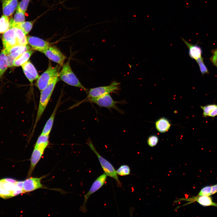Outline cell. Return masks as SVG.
<instances>
[{
	"label": "cell",
	"mask_w": 217,
	"mask_h": 217,
	"mask_svg": "<svg viewBox=\"0 0 217 217\" xmlns=\"http://www.w3.org/2000/svg\"><path fill=\"white\" fill-rule=\"evenodd\" d=\"M59 77L58 74L45 88L41 91L38 108L32 134H33L38 121L48 104L55 86L58 81Z\"/></svg>",
	"instance_id": "obj_1"
},
{
	"label": "cell",
	"mask_w": 217,
	"mask_h": 217,
	"mask_svg": "<svg viewBox=\"0 0 217 217\" xmlns=\"http://www.w3.org/2000/svg\"><path fill=\"white\" fill-rule=\"evenodd\" d=\"M59 69L58 65L52 67L51 64L49 65L46 70L39 76L36 85L40 91L45 88L55 77L59 74Z\"/></svg>",
	"instance_id": "obj_5"
},
{
	"label": "cell",
	"mask_w": 217,
	"mask_h": 217,
	"mask_svg": "<svg viewBox=\"0 0 217 217\" xmlns=\"http://www.w3.org/2000/svg\"><path fill=\"white\" fill-rule=\"evenodd\" d=\"M42 53L50 60L63 66L65 56L57 47L50 46L44 51Z\"/></svg>",
	"instance_id": "obj_9"
},
{
	"label": "cell",
	"mask_w": 217,
	"mask_h": 217,
	"mask_svg": "<svg viewBox=\"0 0 217 217\" xmlns=\"http://www.w3.org/2000/svg\"><path fill=\"white\" fill-rule=\"evenodd\" d=\"M196 61L199 65L201 74L203 75L208 74L209 71L204 62L203 58L201 57Z\"/></svg>",
	"instance_id": "obj_30"
},
{
	"label": "cell",
	"mask_w": 217,
	"mask_h": 217,
	"mask_svg": "<svg viewBox=\"0 0 217 217\" xmlns=\"http://www.w3.org/2000/svg\"><path fill=\"white\" fill-rule=\"evenodd\" d=\"M23 184V181H17L11 178H5L0 180V189L11 192L14 197L24 193Z\"/></svg>",
	"instance_id": "obj_6"
},
{
	"label": "cell",
	"mask_w": 217,
	"mask_h": 217,
	"mask_svg": "<svg viewBox=\"0 0 217 217\" xmlns=\"http://www.w3.org/2000/svg\"><path fill=\"white\" fill-rule=\"evenodd\" d=\"M8 67L6 54L3 49L0 54V77L6 71Z\"/></svg>",
	"instance_id": "obj_26"
},
{
	"label": "cell",
	"mask_w": 217,
	"mask_h": 217,
	"mask_svg": "<svg viewBox=\"0 0 217 217\" xmlns=\"http://www.w3.org/2000/svg\"><path fill=\"white\" fill-rule=\"evenodd\" d=\"M15 30L18 45H27V37L24 31L20 28L13 27Z\"/></svg>",
	"instance_id": "obj_24"
},
{
	"label": "cell",
	"mask_w": 217,
	"mask_h": 217,
	"mask_svg": "<svg viewBox=\"0 0 217 217\" xmlns=\"http://www.w3.org/2000/svg\"><path fill=\"white\" fill-rule=\"evenodd\" d=\"M86 144L97 156L104 173L107 176L114 179L116 182L117 186L121 187V183L119 179L116 170L113 165L98 153L90 138L87 140Z\"/></svg>",
	"instance_id": "obj_2"
},
{
	"label": "cell",
	"mask_w": 217,
	"mask_h": 217,
	"mask_svg": "<svg viewBox=\"0 0 217 217\" xmlns=\"http://www.w3.org/2000/svg\"><path fill=\"white\" fill-rule=\"evenodd\" d=\"M171 126L169 120L164 117L159 118L155 122L156 128L160 133H164L168 131Z\"/></svg>",
	"instance_id": "obj_18"
},
{
	"label": "cell",
	"mask_w": 217,
	"mask_h": 217,
	"mask_svg": "<svg viewBox=\"0 0 217 217\" xmlns=\"http://www.w3.org/2000/svg\"><path fill=\"white\" fill-rule=\"evenodd\" d=\"M28 43L31 46V49L42 53L51 46L49 42L39 38L32 36L27 37Z\"/></svg>",
	"instance_id": "obj_12"
},
{
	"label": "cell",
	"mask_w": 217,
	"mask_h": 217,
	"mask_svg": "<svg viewBox=\"0 0 217 217\" xmlns=\"http://www.w3.org/2000/svg\"><path fill=\"white\" fill-rule=\"evenodd\" d=\"M59 76L62 80L68 84L78 87L88 92V90L81 83L72 71L70 66L69 59L63 64L59 73Z\"/></svg>",
	"instance_id": "obj_3"
},
{
	"label": "cell",
	"mask_w": 217,
	"mask_h": 217,
	"mask_svg": "<svg viewBox=\"0 0 217 217\" xmlns=\"http://www.w3.org/2000/svg\"><path fill=\"white\" fill-rule=\"evenodd\" d=\"M85 102L95 104L101 107L106 108L108 109L114 108L120 113H123V111L119 109L117 105V104L118 103H122V102L114 100L109 94L97 97L85 99L81 102Z\"/></svg>",
	"instance_id": "obj_4"
},
{
	"label": "cell",
	"mask_w": 217,
	"mask_h": 217,
	"mask_svg": "<svg viewBox=\"0 0 217 217\" xmlns=\"http://www.w3.org/2000/svg\"><path fill=\"white\" fill-rule=\"evenodd\" d=\"M44 178L28 177L23 181V187L24 193L30 192L43 187L41 180Z\"/></svg>",
	"instance_id": "obj_10"
},
{
	"label": "cell",
	"mask_w": 217,
	"mask_h": 217,
	"mask_svg": "<svg viewBox=\"0 0 217 217\" xmlns=\"http://www.w3.org/2000/svg\"><path fill=\"white\" fill-rule=\"evenodd\" d=\"M46 149L34 147L30 159V166L28 171L27 178L31 177L37 164Z\"/></svg>",
	"instance_id": "obj_13"
},
{
	"label": "cell",
	"mask_w": 217,
	"mask_h": 217,
	"mask_svg": "<svg viewBox=\"0 0 217 217\" xmlns=\"http://www.w3.org/2000/svg\"><path fill=\"white\" fill-rule=\"evenodd\" d=\"M33 52V50L31 49L20 55L15 59L13 66L18 67L22 66L28 61Z\"/></svg>",
	"instance_id": "obj_22"
},
{
	"label": "cell",
	"mask_w": 217,
	"mask_h": 217,
	"mask_svg": "<svg viewBox=\"0 0 217 217\" xmlns=\"http://www.w3.org/2000/svg\"><path fill=\"white\" fill-rule=\"evenodd\" d=\"M120 83L114 81L110 85L91 88L88 92L86 99L98 97L102 95L115 93L119 89Z\"/></svg>",
	"instance_id": "obj_7"
},
{
	"label": "cell",
	"mask_w": 217,
	"mask_h": 217,
	"mask_svg": "<svg viewBox=\"0 0 217 217\" xmlns=\"http://www.w3.org/2000/svg\"><path fill=\"white\" fill-rule=\"evenodd\" d=\"M10 28L9 18L4 15L0 18V34L4 33Z\"/></svg>",
	"instance_id": "obj_27"
},
{
	"label": "cell",
	"mask_w": 217,
	"mask_h": 217,
	"mask_svg": "<svg viewBox=\"0 0 217 217\" xmlns=\"http://www.w3.org/2000/svg\"><path fill=\"white\" fill-rule=\"evenodd\" d=\"M203 110V117L214 118L217 116V105L215 104L200 106Z\"/></svg>",
	"instance_id": "obj_20"
},
{
	"label": "cell",
	"mask_w": 217,
	"mask_h": 217,
	"mask_svg": "<svg viewBox=\"0 0 217 217\" xmlns=\"http://www.w3.org/2000/svg\"><path fill=\"white\" fill-rule=\"evenodd\" d=\"M35 20L24 22L19 24L17 27L20 28L25 34H27L31 30Z\"/></svg>",
	"instance_id": "obj_28"
},
{
	"label": "cell",
	"mask_w": 217,
	"mask_h": 217,
	"mask_svg": "<svg viewBox=\"0 0 217 217\" xmlns=\"http://www.w3.org/2000/svg\"><path fill=\"white\" fill-rule=\"evenodd\" d=\"M31 49V47L27 45H17L11 48L7 51H5L4 50L6 55L9 54L16 59L23 53Z\"/></svg>",
	"instance_id": "obj_17"
},
{
	"label": "cell",
	"mask_w": 217,
	"mask_h": 217,
	"mask_svg": "<svg viewBox=\"0 0 217 217\" xmlns=\"http://www.w3.org/2000/svg\"><path fill=\"white\" fill-rule=\"evenodd\" d=\"M17 4V0H3V14L8 17L11 15L14 12Z\"/></svg>",
	"instance_id": "obj_16"
},
{
	"label": "cell",
	"mask_w": 217,
	"mask_h": 217,
	"mask_svg": "<svg viewBox=\"0 0 217 217\" xmlns=\"http://www.w3.org/2000/svg\"><path fill=\"white\" fill-rule=\"evenodd\" d=\"M60 104L58 101L56 104L52 113L45 124L42 132V134L49 135L52 129L55 115Z\"/></svg>",
	"instance_id": "obj_19"
},
{
	"label": "cell",
	"mask_w": 217,
	"mask_h": 217,
	"mask_svg": "<svg viewBox=\"0 0 217 217\" xmlns=\"http://www.w3.org/2000/svg\"><path fill=\"white\" fill-rule=\"evenodd\" d=\"M117 175L121 176H125L130 174L131 170L129 167L125 165H121L116 170Z\"/></svg>",
	"instance_id": "obj_29"
},
{
	"label": "cell",
	"mask_w": 217,
	"mask_h": 217,
	"mask_svg": "<svg viewBox=\"0 0 217 217\" xmlns=\"http://www.w3.org/2000/svg\"><path fill=\"white\" fill-rule=\"evenodd\" d=\"M30 0H22L19 4L17 9L25 13Z\"/></svg>",
	"instance_id": "obj_33"
},
{
	"label": "cell",
	"mask_w": 217,
	"mask_h": 217,
	"mask_svg": "<svg viewBox=\"0 0 217 217\" xmlns=\"http://www.w3.org/2000/svg\"><path fill=\"white\" fill-rule=\"evenodd\" d=\"M21 66L25 75L31 83L38 78L39 76L37 70L30 61H28Z\"/></svg>",
	"instance_id": "obj_14"
},
{
	"label": "cell",
	"mask_w": 217,
	"mask_h": 217,
	"mask_svg": "<svg viewBox=\"0 0 217 217\" xmlns=\"http://www.w3.org/2000/svg\"><path fill=\"white\" fill-rule=\"evenodd\" d=\"M217 193V183L211 186V195Z\"/></svg>",
	"instance_id": "obj_36"
},
{
	"label": "cell",
	"mask_w": 217,
	"mask_h": 217,
	"mask_svg": "<svg viewBox=\"0 0 217 217\" xmlns=\"http://www.w3.org/2000/svg\"><path fill=\"white\" fill-rule=\"evenodd\" d=\"M181 38L188 49V54L191 58L197 60L202 57V51L199 46L191 44L184 38Z\"/></svg>",
	"instance_id": "obj_15"
},
{
	"label": "cell",
	"mask_w": 217,
	"mask_h": 217,
	"mask_svg": "<svg viewBox=\"0 0 217 217\" xmlns=\"http://www.w3.org/2000/svg\"><path fill=\"white\" fill-rule=\"evenodd\" d=\"M24 13L17 9V10L14 18L11 19L9 20L10 28L17 27L19 24L24 21L25 20Z\"/></svg>",
	"instance_id": "obj_23"
},
{
	"label": "cell",
	"mask_w": 217,
	"mask_h": 217,
	"mask_svg": "<svg viewBox=\"0 0 217 217\" xmlns=\"http://www.w3.org/2000/svg\"><path fill=\"white\" fill-rule=\"evenodd\" d=\"M212 56L210 60L212 64L217 67V48L212 51Z\"/></svg>",
	"instance_id": "obj_34"
},
{
	"label": "cell",
	"mask_w": 217,
	"mask_h": 217,
	"mask_svg": "<svg viewBox=\"0 0 217 217\" xmlns=\"http://www.w3.org/2000/svg\"><path fill=\"white\" fill-rule=\"evenodd\" d=\"M159 141L158 137L156 135L149 136L147 139V143L151 147H153L156 146Z\"/></svg>",
	"instance_id": "obj_31"
},
{
	"label": "cell",
	"mask_w": 217,
	"mask_h": 217,
	"mask_svg": "<svg viewBox=\"0 0 217 217\" xmlns=\"http://www.w3.org/2000/svg\"><path fill=\"white\" fill-rule=\"evenodd\" d=\"M2 42L5 51L17 45L15 29L14 27L9 28L3 33L2 36Z\"/></svg>",
	"instance_id": "obj_11"
},
{
	"label": "cell",
	"mask_w": 217,
	"mask_h": 217,
	"mask_svg": "<svg viewBox=\"0 0 217 217\" xmlns=\"http://www.w3.org/2000/svg\"><path fill=\"white\" fill-rule=\"evenodd\" d=\"M192 201H196L203 206H213L217 207V203L214 202L210 196H197L193 198Z\"/></svg>",
	"instance_id": "obj_21"
},
{
	"label": "cell",
	"mask_w": 217,
	"mask_h": 217,
	"mask_svg": "<svg viewBox=\"0 0 217 217\" xmlns=\"http://www.w3.org/2000/svg\"><path fill=\"white\" fill-rule=\"evenodd\" d=\"M211 186H205L201 189L197 196H210L211 195Z\"/></svg>",
	"instance_id": "obj_32"
},
{
	"label": "cell",
	"mask_w": 217,
	"mask_h": 217,
	"mask_svg": "<svg viewBox=\"0 0 217 217\" xmlns=\"http://www.w3.org/2000/svg\"><path fill=\"white\" fill-rule=\"evenodd\" d=\"M107 175L103 173L99 176L93 182L88 191L84 195L83 203L80 208V211L83 213L87 212L86 205L88 199L93 194L101 188L105 183Z\"/></svg>",
	"instance_id": "obj_8"
},
{
	"label": "cell",
	"mask_w": 217,
	"mask_h": 217,
	"mask_svg": "<svg viewBox=\"0 0 217 217\" xmlns=\"http://www.w3.org/2000/svg\"><path fill=\"white\" fill-rule=\"evenodd\" d=\"M49 135L41 134L38 138L34 147L46 149L49 144Z\"/></svg>",
	"instance_id": "obj_25"
},
{
	"label": "cell",
	"mask_w": 217,
	"mask_h": 217,
	"mask_svg": "<svg viewBox=\"0 0 217 217\" xmlns=\"http://www.w3.org/2000/svg\"><path fill=\"white\" fill-rule=\"evenodd\" d=\"M8 67H11L13 66L15 58L12 57L10 55L7 54L6 55Z\"/></svg>",
	"instance_id": "obj_35"
}]
</instances>
